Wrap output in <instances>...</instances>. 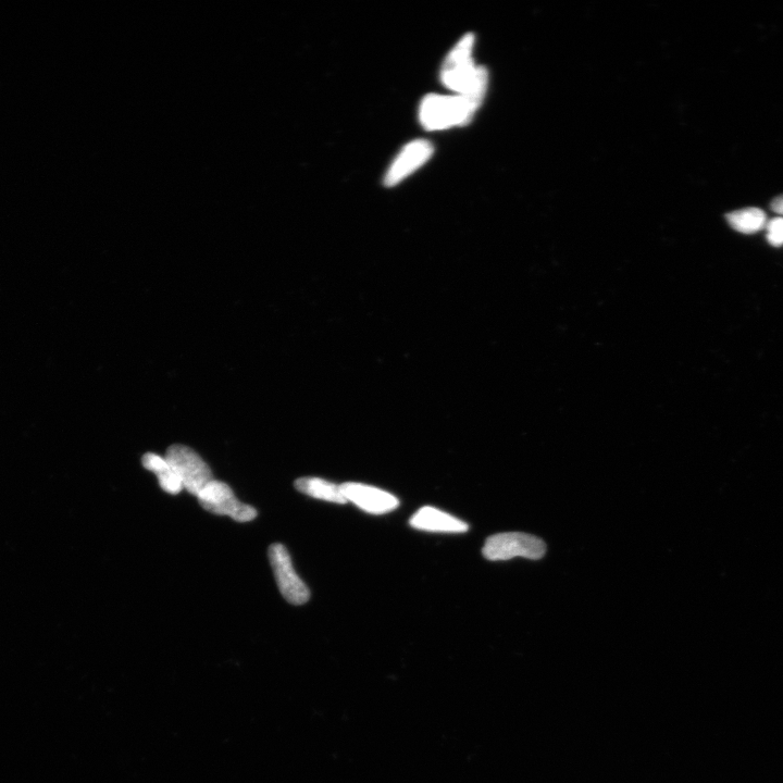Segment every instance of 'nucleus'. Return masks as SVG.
<instances>
[{"label":"nucleus","mask_w":783,"mask_h":783,"mask_svg":"<svg viewBox=\"0 0 783 783\" xmlns=\"http://www.w3.org/2000/svg\"><path fill=\"white\" fill-rule=\"evenodd\" d=\"M474 34H467L447 56L442 69V81L449 89L482 103L488 86V71L476 67L471 58Z\"/></svg>","instance_id":"nucleus-1"},{"label":"nucleus","mask_w":783,"mask_h":783,"mask_svg":"<svg viewBox=\"0 0 783 783\" xmlns=\"http://www.w3.org/2000/svg\"><path fill=\"white\" fill-rule=\"evenodd\" d=\"M481 103L474 98L458 96L429 95L420 107L422 126L428 130H443L454 126H465L476 114Z\"/></svg>","instance_id":"nucleus-2"},{"label":"nucleus","mask_w":783,"mask_h":783,"mask_svg":"<svg viewBox=\"0 0 783 783\" xmlns=\"http://www.w3.org/2000/svg\"><path fill=\"white\" fill-rule=\"evenodd\" d=\"M546 553V544L538 537L522 532L495 534L487 539L482 549L484 558L491 562L509 561L524 557L538 561Z\"/></svg>","instance_id":"nucleus-3"},{"label":"nucleus","mask_w":783,"mask_h":783,"mask_svg":"<svg viewBox=\"0 0 783 783\" xmlns=\"http://www.w3.org/2000/svg\"><path fill=\"white\" fill-rule=\"evenodd\" d=\"M165 459L181 480L183 489L195 496L215 480L203 458L188 446H170Z\"/></svg>","instance_id":"nucleus-4"},{"label":"nucleus","mask_w":783,"mask_h":783,"mask_svg":"<svg viewBox=\"0 0 783 783\" xmlns=\"http://www.w3.org/2000/svg\"><path fill=\"white\" fill-rule=\"evenodd\" d=\"M268 553L283 598L293 605L306 604L310 599V591L305 582L297 576L288 549L276 543L270 546Z\"/></svg>","instance_id":"nucleus-5"},{"label":"nucleus","mask_w":783,"mask_h":783,"mask_svg":"<svg viewBox=\"0 0 783 783\" xmlns=\"http://www.w3.org/2000/svg\"><path fill=\"white\" fill-rule=\"evenodd\" d=\"M197 499L205 511L219 516H229L239 522L252 521L258 514L254 507L236 499L227 483L217 480L211 481L197 495Z\"/></svg>","instance_id":"nucleus-6"},{"label":"nucleus","mask_w":783,"mask_h":783,"mask_svg":"<svg viewBox=\"0 0 783 783\" xmlns=\"http://www.w3.org/2000/svg\"><path fill=\"white\" fill-rule=\"evenodd\" d=\"M341 489L347 502L369 514H387L400 506V501L394 495L367 484L347 482L341 484Z\"/></svg>","instance_id":"nucleus-7"},{"label":"nucleus","mask_w":783,"mask_h":783,"mask_svg":"<svg viewBox=\"0 0 783 783\" xmlns=\"http://www.w3.org/2000/svg\"><path fill=\"white\" fill-rule=\"evenodd\" d=\"M433 154V146L428 141H415L404 148L396 158L385 177V185L394 186L413 173Z\"/></svg>","instance_id":"nucleus-8"},{"label":"nucleus","mask_w":783,"mask_h":783,"mask_svg":"<svg viewBox=\"0 0 783 783\" xmlns=\"http://www.w3.org/2000/svg\"><path fill=\"white\" fill-rule=\"evenodd\" d=\"M409 525L428 532L464 533L469 530L465 521L430 506L420 508L409 520Z\"/></svg>","instance_id":"nucleus-9"},{"label":"nucleus","mask_w":783,"mask_h":783,"mask_svg":"<svg viewBox=\"0 0 783 783\" xmlns=\"http://www.w3.org/2000/svg\"><path fill=\"white\" fill-rule=\"evenodd\" d=\"M295 489L314 499L345 504L347 503L341 486L320 478H300L295 481Z\"/></svg>","instance_id":"nucleus-10"},{"label":"nucleus","mask_w":783,"mask_h":783,"mask_svg":"<svg viewBox=\"0 0 783 783\" xmlns=\"http://www.w3.org/2000/svg\"><path fill=\"white\" fill-rule=\"evenodd\" d=\"M142 464L145 469L153 471L157 475L160 487L165 492L177 495L183 490L181 480L165 458L153 453H147L142 458Z\"/></svg>","instance_id":"nucleus-11"},{"label":"nucleus","mask_w":783,"mask_h":783,"mask_svg":"<svg viewBox=\"0 0 783 783\" xmlns=\"http://www.w3.org/2000/svg\"><path fill=\"white\" fill-rule=\"evenodd\" d=\"M732 229L743 234H754L767 226V216L760 208H744L726 216Z\"/></svg>","instance_id":"nucleus-12"},{"label":"nucleus","mask_w":783,"mask_h":783,"mask_svg":"<svg viewBox=\"0 0 783 783\" xmlns=\"http://www.w3.org/2000/svg\"><path fill=\"white\" fill-rule=\"evenodd\" d=\"M767 241L770 245L780 247L783 245V218L778 217L767 222Z\"/></svg>","instance_id":"nucleus-13"},{"label":"nucleus","mask_w":783,"mask_h":783,"mask_svg":"<svg viewBox=\"0 0 783 783\" xmlns=\"http://www.w3.org/2000/svg\"><path fill=\"white\" fill-rule=\"evenodd\" d=\"M770 207L776 214L783 216V195L776 197Z\"/></svg>","instance_id":"nucleus-14"}]
</instances>
